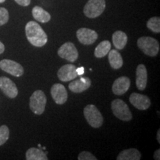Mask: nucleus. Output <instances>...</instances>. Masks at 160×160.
I'll list each match as a JSON object with an SVG mask.
<instances>
[{
	"instance_id": "ddd939ff",
	"label": "nucleus",
	"mask_w": 160,
	"mask_h": 160,
	"mask_svg": "<svg viewBox=\"0 0 160 160\" xmlns=\"http://www.w3.org/2000/svg\"><path fill=\"white\" fill-rule=\"evenodd\" d=\"M57 76L60 81L68 82L77 77V67L72 64H67L59 68L57 72Z\"/></svg>"
},
{
	"instance_id": "f8f14e48",
	"label": "nucleus",
	"mask_w": 160,
	"mask_h": 160,
	"mask_svg": "<svg viewBox=\"0 0 160 160\" xmlns=\"http://www.w3.org/2000/svg\"><path fill=\"white\" fill-rule=\"evenodd\" d=\"M129 101L136 108L140 111H145L151 106V100L148 97L137 93H131L129 97Z\"/></svg>"
},
{
	"instance_id": "9b49d317",
	"label": "nucleus",
	"mask_w": 160,
	"mask_h": 160,
	"mask_svg": "<svg viewBox=\"0 0 160 160\" xmlns=\"http://www.w3.org/2000/svg\"><path fill=\"white\" fill-rule=\"evenodd\" d=\"M51 94L55 102L58 105H63L68 99L67 90L62 84L57 83L52 86Z\"/></svg>"
},
{
	"instance_id": "20e7f679",
	"label": "nucleus",
	"mask_w": 160,
	"mask_h": 160,
	"mask_svg": "<svg viewBox=\"0 0 160 160\" xmlns=\"http://www.w3.org/2000/svg\"><path fill=\"white\" fill-rule=\"evenodd\" d=\"M85 119L92 128H98L103 124V117L98 108L93 105H88L84 108Z\"/></svg>"
},
{
	"instance_id": "393cba45",
	"label": "nucleus",
	"mask_w": 160,
	"mask_h": 160,
	"mask_svg": "<svg viewBox=\"0 0 160 160\" xmlns=\"http://www.w3.org/2000/svg\"><path fill=\"white\" fill-rule=\"evenodd\" d=\"M9 20V13L5 8H0V26L5 25Z\"/></svg>"
},
{
	"instance_id": "423d86ee",
	"label": "nucleus",
	"mask_w": 160,
	"mask_h": 160,
	"mask_svg": "<svg viewBox=\"0 0 160 160\" xmlns=\"http://www.w3.org/2000/svg\"><path fill=\"white\" fill-rule=\"evenodd\" d=\"M105 0H89L84 7V14L90 19L99 17L105 9Z\"/></svg>"
},
{
	"instance_id": "f3484780",
	"label": "nucleus",
	"mask_w": 160,
	"mask_h": 160,
	"mask_svg": "<svg viewBox=\"0 0 160 160\" xmlns=\"http://www.w3.org/2000/svg\"><path fill=\"white\" fill-rule=\"evenodd\" d=\"M108 54V61L110 65L113 69H119L123 65V59L121 54L116 50H110Z\"/></svg>"
},
{
	"instance_id": "9d476101",
	"label": "nucleus",
	"mask_w": 160,
	"mask_h": 160,
	"mask_svg": "<svg viewBox=\"0 0 160 160\" xmlns=\"http://www.w3.org/2000/svg\"><path fill=\"white\" fill-rule=\"evenodd\" d=\"M0 89L8 97L13 99L18 95V89L16 84L6 77H0Z\"/></svg>"
},
{
	"instance_id": "c85d7f7f",
	"label": "nucleus",
	"mask_w": 160,
	"mask_h": 160,
	"mask_svg": "<svg viewBox=\"0 0 160 160\" xmlns=\"http://www.w3.org/2000/svg\"><path fill=\"white\" fill-rule=\"evenodd\" d=\"M159 153H160V150L159 149H158L155 151L154 155H153V158H154V159H156V160H159L160 159Z\"/></svg>"
},
{
	"instance_id": "39448f33",
	"label": "nucleus",
	"mask_w": 160,
	"mask_h": 160,
	"mask_svg": "<svg viewBox=\"0 0 160 160\" xmlns=\"http://www.w3.org/2000/svg\"><path fill=\"white\" fill-rule=\"evenodd\" d=\"M111 109L113 115L122 121L128 122L132 119V113L128 106L123 100L117 99L111 102Z\"/></svg>"
},
{
	"instance_id": "c756f323",
	"label": "nucleus",
	"mask_w": 160,
	"mask_h": 160,
	"mask_svg": "<svg viewBox=\"0 0 160 160\" xmlns=\"http://www.w3.org/2000/svg\"><path fill=\"white\" fill-rule=\"evenodd\" d=\"M5 51V45H3V43L0 41V54L4 53Z\"/></svg>"
},
{
	"instance_id": "1a4fd4ad",
	"label": "nucleus",
	"mask_w": 160,
	"mask_h": 160,
	"mask_svg": "<svg viewBox=\"0 0 160 160\" xmlns=\"http://www.w3.org/2000/svg\"><path fill=\"white\" fill-rule=\"evenodd\" d=\"M77 37L80 43L82 45H92L98 39L97 33L93 30L82 28L77 31Z\"/></svg>"
},
{
	"instance_id": "6e6552de",
	"label": "nucleus",
	"mask_w": 160,
	"mask_h": 160,
	"mask_svg": "<svg viewBox=\"0 0 160 160\" xmlns=\"http://www.w3.org/2000/svg\"><path fill=\"white\" fill-rule=\"evenodd\" d=\"M0 68L13 77H19L23 75V67L17 62L11 59H2L0 61Z\"/></svg>"
},
{
	"instance_id": "412c9836",
	"label": "nucleus",
	"mask_w": 160,
	"mask_h": 160,
	"mask_svg": "<svg viewBox=\"0 0 160 160\" xmlns=\"http://www.w3.org/2000/svg\"><path fill=\"white\" fill-rule=\"evenodd\" d=\"M26 159L27 160H48V158L41 149L31 148L26 151Z\"/></svg>"
},
{
	"instance_id": "0eeeda50",
	"label": "nucleus",
	"mask_w": 160,
	"mask_h": 160,
	"mask_svg": "<svg viewBox=\"0 0 160 160\" xmlns=\"http://www.w3.org/2000/svg\"><path fill=\"white\" fill-rule=\"evenodd\" d=\"M58 55L62 59L68 60L71 62H73L78 59L79 53L74 44L71 42H68L59 48L58 50Z\"/></svg>"
},
{
	"instance_id": "f03ea898",
	"label": "nucleus",
	"mask_w": 160,
	"mask_h": 160,
	"mask_svg": "<svg viewBox=\"0 0 160 160\" xmlns=\"http://www.w3.org/2000/svg\"><path fill=\"white\" fill-rule=\"evenodd\" d=\"M137 45L145 55L149 57H156L159 51V42L153 37H140L137 40Z\"/></svg>"
},
{
	"instance_id": "aec40b11",
	"label": "nucleus",
	"mask_w": 160,
	"mask_h": 160,
	"mask_svg": "<svg viewBox=\"0 0 160 160\" xmlns=\"http://www.w3.org/2000/svg\"><path fill=\"white\" fill-rule=\"evenodd\" d=\"M141 159V153L136 148L124 150L118 155L117 160H139Z\"/></svg>"
},
{
	"instance_id": "cd10ccee",
	"label": "nucleus",
	"mask_w": 160,
	"mask_h": 160,
	"mask_svg": "<svg viewBox=\"0 0 160 160\" xmlns=\"http://www.w3.org/2000/svg\"><path fill=\"white\" fill-rule=\"evenodd\" d=\"M77 73L78 76H82L85 73V69H84L83 67H79L77 68Z\"/></svg>"
},
{
	"instance_id": "dca6fc26",
	"label": "nucleus",
	"mask_w": 160,
	"mask_h": 160,
	"mask_svg": "<svg viewBox=\"0 0 160 160\" xmlns=\"http://www.w3.org/2000/svg\"><path fill=\"white\" fill-rule=\"evenodd\" d=\"M91 85V81L88 77H81L79 79L74 80L69 84L68 88L73 93H82L88 89Z\"/></svg>"
},
{
	"instance_id": "a878e982",
	"label": "nucleus",
	"mask_w": 160,
	"mask_h": 160,
	"mask_svg": "<svg viewBox=\"0 0 160 160\" xmlns=\"http://www.w3.org/2000/svg\"><path fill=\"white\" fill-rule=\"evenodd\" d=\"M79 160H97V158L95 157L91 153L88 151H82L80 153L78 157Z\"/></svg>"
},
{
	"instance_id": "2eb2a0df",
	"label": "nucleus",
	"mask_w": 160,
	"mask_h": 160,
	"mask_svg": "<svg viewBox=\"0 0 160 160\" xmlns=\"http://www.w3.org/2000/svg\"><path fill=\"white\" fill-rule=\"evenodd\" d=\"M136 84L138 90L144 91L147 86L148 82V72L147 68L143 64H140L137 66L136 71Z\"/></svg>"
},
{
	"instance_id": "4be33fe9",
	"label": "nucleus",
	"mask_w": 160,
	"mask_h": 160,
	"mask_svg": "<svg viewBox=\"0 0 160 160\" xmlns=\"http://www.w3.org/2000/svg\"><path fill=\"white\" fill-rule=\"evenodd\" d=\"M111 48V44L108 40H105V41L101 42L97 45V47L96 48L94 51V56L97 58L105 57L109 53Z\"/></svg>"
},
{
	"instance_id": "2f4dec72",
	"label": "nucleus",
	"mask_w": 160,
	"mask_h": 160,
	"mask_svg": "<svg viewBox=\"0 0 160 160\" xmlns=\"http://www.w3.org/2000/svg\"><path fill=\"white\" fill-rule=\"evenodd\" d=\"M5 2V0H0V3H3V2Z\"/></svg>"
},
{
	"instance_id": "5701e85b",
	"label": "nucleus",
	"mask_w": 160,
	"mask_h": 160,
	"mask_svg": "<svg viewBox=\"0 0 160 160\" xmlns=\"http://www.w3.org/2000/svg\"><path fill=\"white\" fill-rule=\"evenodd\" d=\"M147 27L151 31L159 33L160 32V18L158 17L151 18L148 21Z\"/></svg>"
},
{
	"instance_id": "a211bd4d",
	"label": "nucleus",
	"mask_w": 160,
	"mask_h": 160,
	"mask_svg": "<svg viewBox=\"0 0 160 160\" xmlns=\"http://www.w3.org/2000/svg\"><path fill=\"white\" fill-rule=\"evenodd\" d=\"M112 40L117 50H122L128 42V37L123 31H117L113 33Z\"/></svg>"
},
{
	"instance_id": "7ed1b4c3",
	"label": "nucleus",
	"mask_w": 160,
	"mask_h": 160,
	"mask_svg": "<svg viewBox=\"0 0 160 160\" xmlns=\"http://www.w3.org/2000/svg\"><path fill=\"white\" fill-rule=\"evenodd\" d=\"M47 98L45 93L41 90H37L33 92L30 98V108L33 113L37 115H40L45 111Z\"/></svg>"
},
{
	"instance_id": "7c9ffc66",
	"label": "nucleus",
	"mask_w": 160,
	"mask_h": 160,
	"mask_svg": "<svg viewBox=\"0 0 160 160\" xmlns=\"http://www.w3.org/2000/svg\"><path fill=\"white\" fill-rule=\"evenodd\" d=\"M157 141H158V142L160 143V129L158 130V131H157Z\"/></svg>"
},
{
	"instance_id": "b1692460",
	"label": "nucleus",
	"mask_w": 160,
	"mask_h": 160,
	"mask_svg": "<svg viewBox=\"0 0 160 160\" xmlns=\"http://www.w3.org/2000/svg\"><path fill=\"white\" fill-rule=\"evenodd\" d=\"M10 131L7 125H2L0 127V146L5 144L9 139Z\"/></svg>"
},
{
	"instance_id": "4468645a",
	"label": "nucleus",
	"mask_w": 160,
	"mask_h": 160,
	"mask_svg": "<svg viewBox=\"0 0 160 160\" xmlns=\"http://www.w3.org/2000/svg\"><path fill=\"white\" fill-rule=\"evenodd\" d=\"M131 86V80L127 77H121L114 81L112 86V91L115 95L121 96L128 91Z\"/></svg>"
},
{
	"instance_id": "f257e3e1",
	"label": "nucleus",
	"mask_w": 160,
	"mask_h": 160,
	"mask_svg": "<svg viewBox=\"0 0 160 160\" xmlns=\"http://www.w3.org/2000/svg\"><path fill=\"white\" fill-rule=\"evenodd\" d=\"M25 34L29 42L35 47H43L48 42L45 31L34 21H30L25 25Z\"/></svg>"
},
{
	"instance_id": "6ab92c4d",
	"label": "nucleus",
	"mask_w": 160,
	"mask_h": 160,
	"mask_svg": "<svg viewBox=\"0 0 160 160\" xmlns=\"http://www.w3.org/2000/svg\"><path fill=\"white\" fill-rule=\"evenodd\" d=\"M32 14L37 21L42 23L48 22L51 20V14L39 6H35L32 10Z\"/></svg>"
},
{
	"instance_id": "bb28decb",
	"label": "nucleus",
	"mask_w": 160,
	"mask_h": 160,
	"mask_svg": "<svg viewBox=\"0 0 160 160\" xmlns=\"http://www.w3.org/2000/svg\"><path fill=\"white\" fill-rule=\"evenodd\" d=\"M15 2L18 5L23 6V7L28 6L31 4V0H15Z\"/></svg>"
}]
</instances>
